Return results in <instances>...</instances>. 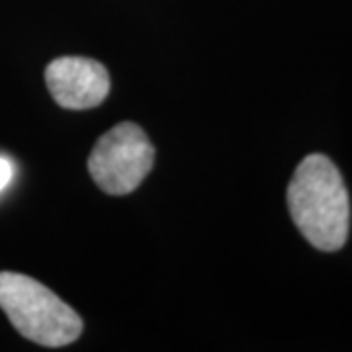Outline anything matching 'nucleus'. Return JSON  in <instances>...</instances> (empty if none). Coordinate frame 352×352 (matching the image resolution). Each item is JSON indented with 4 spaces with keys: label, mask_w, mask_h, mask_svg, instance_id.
I'll use <instances>...</instances> for the list:
<instances>
[{
    "label": "nucleus",
    "mask_w": 352,
    "mask_h": 352,
    "mask_svg": "<svg viewBox=\"0 0 352 352\" xmlns=\"http://www.w3.org/2000/svg\"><path fill=\"white\" fill-rule=\"evenodd\" d=\"M296 227L319 251H339L351 227V200L339 168L325 155L305 157L288 186Z\"/></svg>",
    "instance_id": "nucleus-1"
},
{
    "label": "nucleus",
    "mask_w": 352,
    "mask_h": 352,
    "mask_svg": "<svg viewBox=\"0 0 352 352\" xmlns=\"http://www.w3.org/2000/svg\"><path fill=\"white\" fill-rule=\"evenodd\" d=\"M0 307L22 337L41 346L59 349L82 333L75 309L25 274L0 272Z\"/></svg>",
    "instance_id": "nucleus-2"
},
{
    "label": "nucleus",
    "mask_w": 352,
    "mask_h": 352,
    "mask_svg": "<svg viewBox=\"0 0 352 352\" xmlns=\"http://www.w3.org/2000/svg\"><path fill=\"white\" fill-rule=\"evenodd\" d=\"M155 149L138 124L124 122L104 133L88 157L92 180L106 194L124 196L138 188L149 175Z\"/></svg>",
    "instance_id": "nucleus-3"
},
{
    "label": "nucleus",
    "mask_w": 352,
    "mask_h": 352,
    "mask_svg": "<svg viewBox=\"0 0 352 352\" xmlns=\"http://www.w3.org/2000/svg\"><path fill=\"white\" fill-rule=\"evenodd\" d=\"M45 82L53 100L67 110L98 106L110 92V75L98 61L85 57H61L47 65Z\"/></svg>",
    "instance_id": "nucleus-4"
},
{
    "label": "nucleus",
    "mask_w": 352,
    "mask_h": 352,
    "mask_svg": "<svg viewBox=\"0 0 352 352\" xmlns=\"http://www.w3.org/2000/svg\"><path fill=\"white\" fill-rule=\"evenodd\" d=\"M10 178H12V164L0 157V192L8 186Z\"/></svg>",
    "instance_id": "nucleus-5"
}]
</instances>
